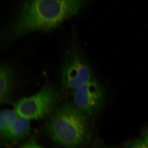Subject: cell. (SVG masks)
Segmentation results:
<instances>
[{
    "label": "cell",
    "instance_id": "9",
    "mask_svg": "<svg viewBox=\"0 0 148 148\" xmlns=\"http://www.w3.org/2000/svg\"><path fill=\"white\" fill-rule=\"evenodd\" d=\"M128 147L134 148H147L148 146L144 139H136L129 143Z\"/></svg>",
    "mask_w": 148,
    "mask_h": 148
},
{
    "label": "cell",
    "instance_id": "7",
    "mask_svg": "<svg viewBox=\"0 0 148 148\" xmlns=\"http://www.w3.org/2000/svg\"><path fill=\"white\" fill-rule=\"evenodd\" d=\"M29 131V120L18 116L9 129L5 139L16 141L23 140L28 136Z\"/></svg>",
    "mask_w": 148,
    "mask_h": 148
},
{
    "label": "cell",
    "instance_id": "10",
    "mask_svg": "<svg viewBox=\"0 0 148 148\" xmlns=\"http://www.w3.org/2000/svg\"><path fill=\"white\" fill-rule=\"evenodd\" d=\"M21 147L23 148H38L43 147H42V146L40 145L37 142L36 140L34 139H31L25 142V143L22 144Z\"/></svg>",
    "mask_w": 148,
    "mask_h": 148
},
{
    "label": "cell",
    "instance_id": "6",
    "mask_svg": "<svg viewBox=\"0 0 148 148\" xmlns=\"http://www.w3.org/2000/svg\"><path fill=\"white\" fill-rule=\"evenodd\" d=\"M13 75L8 64H1L0 69V102L8 104L12 102V94L14 88Z\"/></svg>",
    "mask_w": 148,
    "mask_h": 148
},
{
    "label": "cell",
    "instance_id": "8",
    "mask_svg": "<svg viewBox=\"0 0 148 148\" xmlns=\"http://www.w3.org/2000/svg\"><path fill=\"white\" fill-rule=\"evenodd\" d=\"M19 116L14 110H3L0 114V135L5 139L7 132L11 126Z\"/></svg>",
    "mask_w": 148,
    "mask_h": 148
},
{
    "label": "cell",
    "instance_id": "1",
    "mask_svg": "<svg viewBox=\"0 0 148 148\" xmlns=\"http://www.w3.org/2000/svg\"><path fill=\"white\" fill-rule=\"evenodd\" d=\"M90 0H27L3 33V46L34 32L52 30L78 14Z\"/></svg>",
    "mask_w": 148,
    "mask_h": 148
},
{
    "label": "cell",
    "instance_id": "4",
    "mask_svg": "<svg viewBox=\"0 0 148 148\" xmlns=\"http://www.w3.org/2000/svg\"><path fill=\"white\" fill-rule=\"evenodd\" d=\"M92 73L87 59L78 47H71L66 53L61 70L64 87L75 90L92 79Z\"/></svg>",
    "mask_w": 148,
    "mask_h": 148
},
{
    "label": "cell",
    "instance_id": "3",
    "mask_svg": "<svg viewBox=\"0 0 148 148\" xmlns=\"http://www.w3.org/2000/svg\"><path fill=\"white\" fill-rule=\"evenodd\" d=\"M60 98L59 92L48 83L34 95L18 100L15 103L14 110L20 117L40 120L51 114Z\"/></svg>",
    "mask_w": 148,
    "mask_h": 148
},
{
    "label": "cell",
    "instance_id": "2",
    "mask_svg": "<svg viewBox=\"0 0 148 148\" xmlns=\"http://www.w3.org/2000/svg\"><path fill=\"white\" fill-rule=\"evenodd\" d=\"M86 114L68 103L56 108L46 126L47 134L52 140L63 147L75 148L82 145L90 133Z\"/></svg>",
    "mask_w": 148,
    "mask_h": 148
},
{
    "label": "cell",
    "instance_id": "11",
    "mask_svg": "<svg viewBox=\"0 0 148 148\" xmlns=\"http://www.w3.org/2000/svg\"><path fill=\"white\" fill-rule=\"evenodd\" d=\"M145 140L146 143L148 146V127L146 129L144 132V138Z\"/></svg>",
    "mask_w": 148,
    "mask_h": 148
},
{
    "label": "cell",
    "instance_id": "5",
    "mask_svg": "<svg viewBox=\"0 0 148 148\" xmlns=\"http://www.w3.org/2000/svg\"><path fill=\"white\" fill-rule=\"evenodd\" d=\"M74 90V102L77 108L90 117L100 112L106 98L105 88L100 83L91 79Z\"/></svg>",
    "mask_w": 148,
    "mask_h": 148
}]
</instances>
